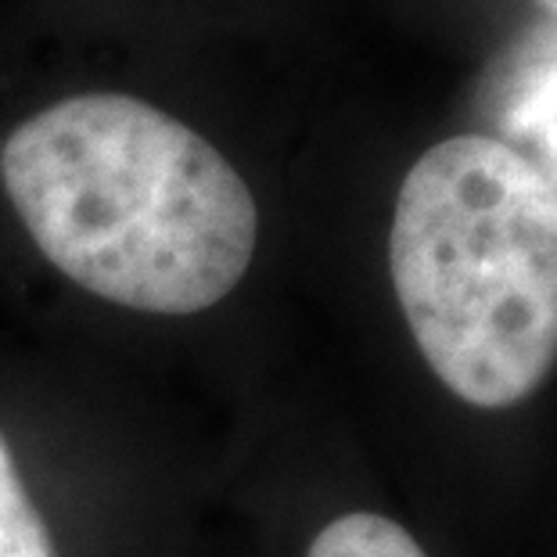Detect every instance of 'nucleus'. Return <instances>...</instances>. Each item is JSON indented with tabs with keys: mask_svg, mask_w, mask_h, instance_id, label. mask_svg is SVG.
Instances as JSON below:
<instances>
[{
	"mask_svg": "<svg viewBox=\"0 0 557 557\" xmlns=\"http://www.w3.org/2000/svg\"><path fill=\"white\" fill-rule=\"evenodd\" d=\"M306 557H429L421 543L393 518L352 511L317 532Z\"/></svg>",
	"mask_w": 557,
	"mask_h": 557,
	"instance_id": "obj_4",
	"label": "nucleus"
},
{
	"mask_svg": "<svg viewBox=\"0 0 557 557\" xmlns=\"http://www.w3.org/2000/svg\"><path fill=\"white\" fill-rule=\"evenodd\" d=\"M388 267L421 357L471 407H515L557 363V198L485 134L429 148L399 184Z\"/></svg>",
	"mask_w": 557,
	"mask_h": 557,
	"instance_id": "obj_2",
	"label": "nucleus"
},
{
	"mask_svg": "<svg viewBox=\"0 0 557 557\" xmlns=\"http://www.w3.org/2000/svg\"><path fill=\"white\" fill-rule=\"evenodd\" d=\"M0 181L47 263L104 302L191 317L252 267L256 198L220 148L129 94H76L11 129Z\"/></svg>",
	"mask_w": 557,
	"mask_h": 557,
	"instance_id": "obj_1",
	"label": "nucleus"
},
{
	"mask_svg": "<svg viewBox=\"0 0 557 557\" xmlns=\"http://www.w3.org/2000/svg\"><path fill=\"white\" fill-rule=\"evenodd\" d=\"M0 557H54L51 532L0 435Z\"/></svg>",
	"mask_w": 557,
	"mask_h": 557,
	"instance_id": "obj_5",
	"label": "nucleus"
},
{
	"mask_svg": "<svg viewBox=\"0 0 557 557\" xmlns=\"http://www.w3.org/2000/svg\"><path fill=\"white\" fill-rule=\"evenodd\" d=\"M536 4L547 11V18H557V0H536Z\"/></svg>",
	"mask_w": 557,
	"mask_h": 557,
	"instance_id": "obj_6",
	"label": "nucleus"
},
{
	"mask_svg": "<svg viewBox=\"0 0 557 557\" xmlns=\"http://www.w3.org/2000/svg\"><path fill=\"white\" fill-rule=\"evenodd\" d=\"M490 109L496 140L518 151L557 198V18H543L500 58Z\"/></svg>",
	"mask_w": 557,
	"mask_h": 557,
	"instance_id": "obj_3",
	"label": "nucleus"
}]
</instances>
